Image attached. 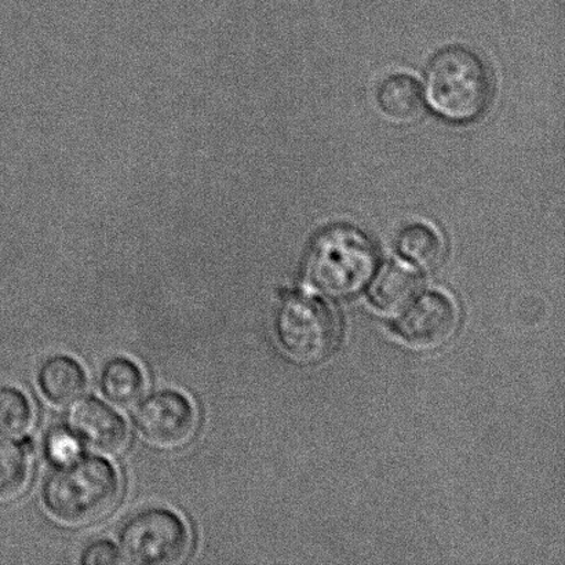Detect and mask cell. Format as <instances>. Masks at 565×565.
Listing matches in <instances>:
<instances>
[{
  "label": "cell",
  "mask_w": 565,
  "mask_h": 565,
  "mask_svg": "<svg viewBox=\"0 0 565 565\" xmlns=\"http://www.w3.org/2000/svg\"><path fill=\"white\" fill-rule=\"evenodd\" d=\"M120 495L118 470L103 457H81L57 467L42 491L47 512L68 525H87L108 516Z\"/></svg>",
  "instance_id": "cell-1"
},
{
  "label": "cell",
  "mask_w": 565,
  "mask_h": 565,
  "mask_svg": "<svg viewBox=\"0 0 565 565\" xmlns=\"http://www.w3.org/2000/svg\"><path fill=\"white\" fill-rule=\"evenodd\" d=\"M426 93L431 107L445 118L468 121L489 108L492 81L484 61L467 47L440 50L426 72Z\"/></svg>",
  "instance_id": "cell-2"
},
{
  "label": "cell",
  "mask_w": 565,
  "mask_h": 565,
  "mask_svg": "<svg viewBox=\"0 0 565 565\" xmlns=\"http://www.w3.org/2000/svg\"><path fill=\"white\" fill-rule=\"evenodd\" d=\"M376 254L373 243L359 231L337 226L313 243L305 265L309 285L324 296H353L374 274Z\"/></svg>",
  "instance_id": "cell-3"
},
{
  "label": "cell",
  "mask_w": 565,
  "mask_h": 565,
  "mask_svg": "<svg viewBox=\"0 0 565 565\" xmlns=\"http://www.w3.org/2000/svg\"><path fill=\"white\" fill-rule=\"evenodd\" d=\"M119 551L127 563L175 564L191 550V533L179 514L151 508L127 520L119 534Z\"/></svg>",
  "instance_id": "cell-4"
},
{
  "label": "cell",
  "mask_w": 565,
  "mask_h": 565,
  "mask_svg": "<svg viewBox=\"0 0 565 565\" xmlns=\"http://www.w3.org/2000/svg\"><path fill=\"white\" fill-rule=\"evenodd\" d=\"M276 334L288 356L298 363L312 364L334 351L340 329L335 315L326 303L292 297L276 316Z\"/></svg>",
  "instance_id": "cell-5"
},
{
  "label": "cell",
  "mask_w": 565,
  "mask_h": 565,
  "mask_svg": "<svg viewBox=\"0 0 565 565\" xmlns=\"http://www.w3.org/2000/svg\"><path fill=\"white\" fill-rule=\"evenodd\" d=\"M135 423L138 434L158 448L185 446L198 429V413L184 393L160 391L143 398L137 407Z\"/></svg>",
  "instance_id": "cell-6"
},
{
  "label": "cell",
  "mask_w": 565,
  "mask_h": 565,
  "mask_svg": "<svg viewBox=\"0 0 565 565\" xmlns=\"http://www.w3.org/2000/svg\"><path fill=\"white\" fill-rule=\"evenodd\" d=\"M403 310L397 329L415 347H440L450 340L457 330L456 305L440 292L417 296Z\"/></svg>",
  "instance_id": "cell-7"
},
{
  "label": "cell",
  "mask_w": 565,
  "mask_h": 565,
  "mask_svg": "<svg viewBox=\"0 0 565 565\" xmlns=\"http://www.w3.org/2000/svg\"><path fill=\"white\" fill-rule=\"evenodd\" d=\"M70 424L81 440L104 454H119L129 441L126 420L96 397L77 402L71 409Z\"/></svg>",
  "instance_id": "cell-8"
},
{
  "label": "cell",
  "mask_w": 565,
  "mask_h": 565,
  "mask_svg": "<svg viewBox=\"0 0 565 565\" xmlns=\"http://www.w3.org/2000/svg\"><path fill=\"white\" fill-rule=\"evenodd\" d=\"M38 386L54 406H68L87 390V374L82 364L66 354L49 358L38 371Z\"/></svg>",
  "instance_id": "cell-9"
},
{
  "label": "cell",
  "mask_w": 565,
  "mask_h": 565,
  "mask_svg": "<svg viewBox=\"0 0 565 565\" xmlns=\"http://www.w3.org/2000/svg\"><path fill=\"white\" fill-rule=\"evenodd\" d=\"M376 102L382 113L396 124H413L425 109L423 88L408 75L386 77L379 87Z\"/></svg>",
  "instance_id": "cell-10"
},
{
  "label": "cell",
  "mask_w": 565,
  "mask_h": 565,
  "mask_svg": "<svg viewBox=\"0 0 565 565\" xmlns=\"http://www.w3.org/2000/svg\"><path fill=\"white\" fill-rule=\"evenodd\" d=\"M417 275L398 264L386 265L370 287L371 301L385 312H398L418 296Z\"/></svg>",
  "instance_id": "cell-11"
},
{
  "label": "cell",
  "mask_w": 565,
  "mask_h": 565,
  "mask_svg": "<svg viewBox=\"0 0 565 565\" xmlns=\"http://www.w3.org/2000/svg\"><path fill=\"white\" fill-rule=\"evenodd\" d=\"M99 386L110 403L119 407H130L140 401L146 390V376L140 365L130 359L118 356L104 365Z\"/></svg>",
  "instance_id": "cell-12"
},
{
  "label": "cell",
  "mask_w": 565,
  "mask_h": 565,
  "mask_svg": "<svg viewBox=\"0 0 565 565\" xmlns=\"http://www.w3.org/2000/svg\"><path fill=\"white\" fill-rule=\"evenodd\" d=\"M398 250L423 269L439 267L445 257V246L439 235L424 224L409 225L402 232L398 237Z\"/></svg>",
  "instance_id": "cell-13"
},
{
  "label": "cell",
  "mask_w": 565,
  "mask_h": 565,
  "mask_svg": "<svg viewBox=\"0 0 565 565\" xmlns=\"http://www.w3.org/2000/svg\"><path fill=\"white\" fill-rule=\"evenodd\" d=\"M30 480V458L25 446L0 440V502L11 501L24 492Z\"/></svg>",
  "instance_id": "cell-14"
},
{
  "label": "cell",
  "mask_w": 565,
  "mask_h": 565,
  "mask_svg": "<svg viewBox=\"0 0 565 565\" xmlns=\"http://www.w3.org/2000/svg\"><path fill=\"white\" fill-rule=\"evenodd\" d=\"M32 425L33 408L25 393L13 386L0 387V436H24Z\"/></svg>",
  "instance_id": "cell-15"
},
{
  "label": "cell",
  "mask_w": 565,
  "mask_h": 565,
  "mask_svg": "<svg viewBox=\"0 0 565 565\" xmlns=\"http://www.w3.org/2000/svg\"><path fill=\"white\" fill-rule=\"evenodd\" d=\"M46 456L55 467H64L83 456L82 440L74 430L65 428L50 431L46 440Z\"/></svg>",
  "instance_id": "cell-16"
},
{
  "label": "cell",
  "mask_w": 565,
  "mask_h": 565,
  "mask_svg": "<svg viewBox=\"0 0 565 565\" xmlns=\"http://www.w3.org/2000/svg\"><path fill=\"white\" fill-rule=\"evenodd\" d=\"M124 562L119 547L107 540H98L88 544L81 555V564H119Z\"/></svg>",
  "instance_id": "cell-17"
}]
</instances>
